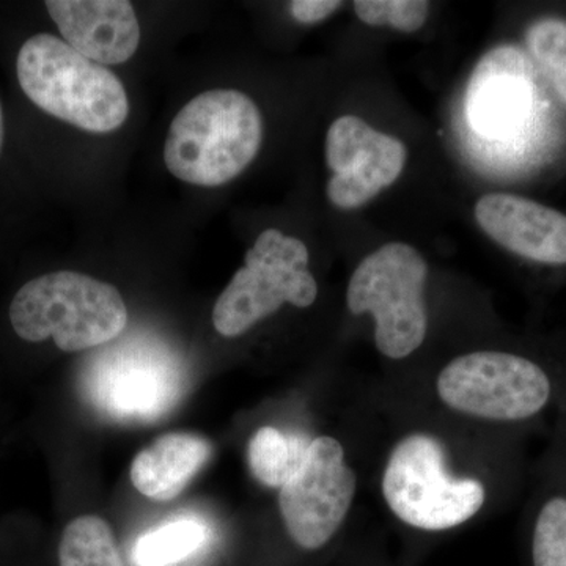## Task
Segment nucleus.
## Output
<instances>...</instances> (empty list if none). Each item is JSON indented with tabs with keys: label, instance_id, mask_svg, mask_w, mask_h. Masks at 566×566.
Returning <instances> with one entry per match:
<instances>
[{
	"label": "nucleus",
	"instance_id": "f257e3e1",
	"mask_svg": "<svg viewBox=\"0 0 566 566\" xmlns=\"http://www.w3.org/2000/svg\"><path fill=\"white\" fill-rule=\"evenodd\" d=\"M262 140V114L248 95L205 92L174 118L164 163L178 180L216 188L244 172L259 155Z\"/></svg>",
	"mask_w": 566,
	"mask_h": 566
},
{
	"label": "nucleus",
	"instance_id": "f03ea898",
	"mask_svg": "<svg viewBox=\"0 0 566 566\" xmlns=\"http://www.w3.org/2000/svg\"><path fill=\"white\" fill-rule=\"evenodd\" d=\"M9 322L25 344L52 340L63 353H80L120 337L128 311L111 283L74 271H55L18 290L10 303Z\"/></svg>",
	"mask_w": 566,
	"mask_h": 566
},
{
	"label": "nucleus",
	"instance_id": "7ed1b4c3",
	"mask_svg": "<svg viewBox=\"0 0 566 566\" xmlns=\"http://www.w3.org/2000/svg\"><path fill=\"white\" fill-rule=\"evenodd\" d=\"M17 71L22 92L36 107L84 132L112 133L128 118L122 81L51 33L22 44Z\"/></svg>",
	"mask_w": 566,
	"mask_h": 566
},
{
	"label": "nucleus",
	"instance_id": "20e7f679",
	"mask_svg": "<svg viewBox=\"0 0 566 566\" xmlns=\"http://www.w3.org/2000/svg\"><path fill=\"white\" fill-rule=\"evenodd\" d=\"M107 345L82 370V397L117 422L148 423L166 416L186 390L177 356L151 338Z\"/></svg>",
	"mask_w": 566,
	"mask_h": 566
},
{
	"label": "nucleus",
	"instance_id": "39448f33",
	"mask_svg": "<svg viewBox=\"0 0 566 566\" xmlns=\"http://www.w3.org/2000/svg\"><path fill=\"white\" fill-rule=\"evenodd\" d=\"M427 275L422 253L406 243H389L365 256L349 279V311L374 315L376 348L390 359H403L423 344Z\"/></svg>",
	"mask_w": 566,
	"mask_h": 566
},
{
	"label": "nucleus",
	"instance_id": "423d86ee",
	"mask_svg": "<svg viewBox=\"0 0 566 566\" xmlns=\"http://www.w3.org/2000/svg\"><path fill=\"white\" fill-rule=\"evenodd\" d=\"M318 285L308 271V249L281 230H264L245 253L212 311V324L223 337H238L275 314L283 304L308 307Z\"/></svg>",
	"mask_w": 566,
	"mask_h": 566
},
{
	"label": "nucleus",
	"instance_id": "0eeeda50",
	"mask_svg": "<svg viewBox=\"0 0 566 566\" xmlns=\"http://www.w3.org/2000/svg\"><path fill=\"white\" fill-rule=\"evenodd\" d=\"M387 505L409 526L447 531L480 512L485 488L472 479H452L444 450L431 436L411 434L395 447L382 479Z\"/></svg>",
	"mask_w": 566,
	"mask_h": 566
},
{
	"label": "nucleus",
	"instance_id": "6e6552de",
	"mask_svg": "<svg viewBox=\"0 0 566 566\" xmlns=\"http://www.w3.org/2000/svg\"><path fill=\"white\" fill-rule=\"evenodd\" d=\"M438 394L447 406L488 420H524L551 397L545 371L526 357L479 352L457 357L439 374Z\"/></svg>",
	"mask_w": 566,
	"mask_h": 566
},
{
	"label": "nucleus",
	"instance_id": "1a4fd4ad",
	"mask_svg": "<svg viewBox=\"0 0 566 566\" xmlns=\"http://www.w3.org/2000/svg\"><path fill=\"white\" fill-rule=\"evenodd\" d=\"M356 493V475L344 447L329 436L311 442L300 471L281 488L279 506L293 542L314 551L340 528Z\"/></svg>",
	"mask_w": 566,
	"mask_h": 566
},
{
	"label": "nucleus",
	"instance_id": "9d476101",
	"mask_svg": "<svg viewBox=\"0 0 566 566\" xmlns=\"http://www.w3.org/2000/svg\"><path fill=\"white\" fill-rule=\"evenodd\" d=\"M406 158L397 137L376 132L354 115L337 118L326 134V163L334 172L327 199L340 210L363 207L397 181Z\"/></svg>",
	"mask_w": 566,
	"mask_h": 566
},
{
	"label": "nucleus",
	"instance_id": "9b49d317",
	"mask_svg": "<svg viewBox=\"0 0 566 566\" xmlns=\"http://www.w3.org/2000/svg\"><path fill=\"white\" fill-rule=\"evenodd\" d=\"M475 219L506 251L536 263L566 264V216L513 193H486Z\"/></svg>",
	"mask_w": 566,
	"mask_h": 566
},
{
	"label": "nucleus",
	"instance_id": "f8f14e48",
	"mask_svg": "<svg viewBox=\"0 0 566 566\" xmlns=\"http://www.w3.org/2000/svg\"><path fill=\"white\" fill-rule=\"evenodd\" d=\"M46 10L63 41L99 65H122L139 48V21L132 2L50 0Z\"/></svg>",
	"mask_w": 566,
	"mask_h": 566
},
{
	"label": "nucleus",
	"instance_id": "ddd939ff",
	"mask_svg": "<svg viewBox=\"0 0 566 566\" xmlns=\"http://www.w3.org/2000/svg\"><path fill=\"white\" fill-rule=\"evenodd\" d=\"M531 65L523 52L501 46L476 63L468 92L465 115L475 133L502 137L526 111Z\"/></svg>",
	"mask_w": 566,
	"mask_h": 566
},
{
	"label": "nucleus",
	"instance_id": "4468645a",
	"mask_svg": "<svg viewBox=\"0 0 566 566\" xmlns=\"http://www.w3.org/2000/svg\"><path fill=\"white\" fill-rule=\"evenodd\" d=\"M212 447L208 439L193 433H169L134 458V488L153 501H172L208 463Z\"/></svg>",
	"mask_w": 566,
	"mask_h": 566
},
{
	"label": "nucleus",
	"instance_id": "2eb2a0df",
	"mask_svg": "<svg viewBox=\"0 0 566 566\" xmlns=\"http://www.w3.org/2000/svg\"><path fill=\"white\" fill-rule=\"evenodd\" d=\"M311 442L274 427L260 428L248 449L252 475L264 486L282 488L304 464Z\"/></svg>",
	"mask_w": 566,
	"mask_h": 566
},
{
	"label": "nucleus",
	"instance_id": "dca6fc26",
	"mask_svg": "<svg viewBox=\"0 0 566 566\" xmlns=\"http://www.w3.org/2000/svg\"><path fill=\"white\" fill-rule=\"evenodd\" d=\"M59 566H125L114 532L98 516H80L63 528Z\"/></svg>",
	"mask_w": 566,
	"mask_h": 566
},
{
	"label": "nucleus",
	"instance_id": "f3484780",
	"mask_svg": "<svg viewBox=\"0 0 566 566\" xmlns=\"http://www.w3.org/2000/svg\"><path fill=\"white\" fill-rule=\"evenodd\" d=\"M208 531L200 521H172L137 539L133 560L137 566H170L185 560L202 547Z\"/></svg>",
	"mask_w": 566,
	"mask_h": 566
},
{
	"label": "nucleus",
	"instance_id": "a211bd4d",
	"mask_svg": "<svg viewBox=\"0 0 566 566\" xmlns=\"http://www.w3.org/2000/svg\"><path fill=\"white\" fill-rule=\"evenodd\" d=\"M528 51L566 104V21L542 18L527 29Z\"/></svg>",
	"mask_w": 566,
	"mask_h": 566
},
{
	"label": "nucleus",
	"instance_id": "6ab92c4d",
	"mask_svg": "<svg viewBox=\"0 0 566 566\" xmlns=\"http://www.w3.org/2000/svg\"><path fill=\"white\" fill-rule=\"evenodd\" d=\"M354 11L367 25H390L411 33L423 28L430 14V3L424 0H356Z\"/></svg>",
	"mask_w": 566,
	"mask_h": 566
},
{
	"label": "nucleus",
	"instance_id": "aec40b11",
	"mask_svg": "<svg viewBox=\"0 0 566 566\" xmlns=\"http://www.w3.org/2000/svg\"><path fill=\"white\" fill-rule=\"evenodd\" d=\"M534 566H566V499H551L536 520Z\"/></svg>",
	"mask_w": 566,
	"mask_h": 566
},
{
	"label": "nucleus",
	"instance_id": "412c9836",
	"mask_svg": "<svg viewBox=\"0 0 566 566\" xmlns=\"http://www.w3.org/2000/svg\"><path fill=\"white\" fill-rule=\"evenodd\" d=\"M340 7L342 2L338 0H294L290 3V11L301 24H316L329 18Z\"/></svg>",
	"mask_w": 566,
	"mask_h": 566
},
{
	"label": "nucleus",
	"instance_id": "4be33fe9",
	"mask_svg": "<svg viewBox=\"0 0 566 566\" xmlns=\"http://www.w3.org/2000/svg\"><path fill=\"white\" fill-rule=\"evenodd\" d=\"M3 134H6V129H3V112L2 104H0V151H2Z\"/></svg>",
	"mask_w": 566,
	"mask_h": 566
}]
</instances>
